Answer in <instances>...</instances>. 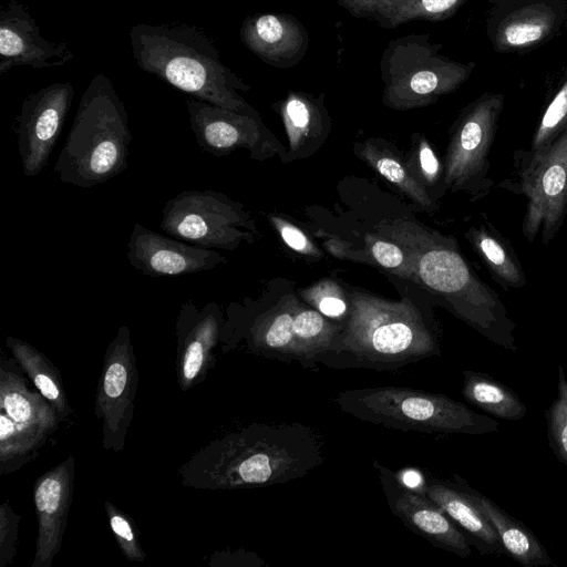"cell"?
Segmentation results:
<instances>
[{"label": "cell", "mask_w": 567, "mask_h": 567, "mask_svg": "<svg viewBox=\"0 0 567 567\" xmlns=\"http://www.w3.org/2000/svg\"><path fill=\"white\" fill-rule=\"evenodd\" d=\"M324 442L299 423H252L212 441L182 464L181 483L200 489H235L301 478L324 461Z\"/></svg>", "instance_id": "1"}, {"label": "cell", "mask_w": 567, "mask_h": 567, "mask_svg": "<svg viewBox=\"0 0 567 567\" xmlns=\"http://www.w3.org/2000/svg\"><path fill=\"white\" fill-rule=\"evenodd\" d=\"M128 37L141 70L190 97L255 116L237 93L247 85L224 64L215 41L203 28L185 22L137 23Z\"/></svg>", "instance_id": "2"}, {"label": "cell", "mask_w": 567, "mask_h": 567, "mask_svg": "<svg viewBox=\"0 0 567 567\" xmlns=\"http://www.w3.org/2000/svg\"><path fill=\"white\" fill-rule=\"evenodd\" d=\"M131 141L125 105L99 73L81 96L53 169L62 183L81 188L105 183L126 169Z\"/></svg>", "instance_id": "3"}, {"label": "cell", "mask_w": 567, "mask_h": 567, "mask_svg": "<svg viewBox=\"0 0 567 567\" xmlns=\"http://www.w3.org/2000/svg\"><path fill=\"white\" fill-rule=\"evenodd\" d=\"M331 351L348 352L368 368L395 369L440 354V343L408 298L353 292L347 324Z\"/></svg>", "instance_id": "4"}, {"label": "cell", "mask_w": 567, "mask_h": 567, "mask_svg": "<svg viewBox=\"0 0 567 567\" xmlns=\"http://www.w3.org/2000/svg\"><path fill=\"white\" fill-rule=\"evenodd\" d=\"M409 252L420 281L442 298L450 311L488 341L516 351V323L498 293L484 282L450 237L425 233Z\"/></svg>", "instance_id": "5"}, {"label": "cell", "mask_w": 567, "mask_h": 567, "mask_svg": "<svg viewBox=\"0 0 567 567\" xmlns=\"http://www.w3.org/2000/svg\"><path fill=\"white\" fill-rule=\"evenodd\" d=\"M353 417L401 431L427 434H489L498 422L446 395L401 386L351 389L336 398Z\"/></svg>", "instance_id": "6"}, {"label": "cell", "mask_w": 567, "mask_h": 567, "mask_svg": "<svg viewBox=\"0 0 567 567\" xmlns=\"http://www.w3.org/2000/svg\"><path fill=\"white\" fill-rule=\"evenodd\" d=\"M496 187L527 199L523 235L528 244L539 236L548 245L567 215V127L543 150H516L512 176Z\"/></svg>", "instance_id": "7"}, {"label": "cell", "mask_w": 567, "mask_h": 567, "mask_svg": "<svg viewBox=\"0 0 567 567\" xmlns=\"http://www.w3.org/2000/svg\"><path fill=\"white\" fill-rule=\"evenodd\" d=\"M159 226L168 236L208 249L233 250L255 234L241 205L212 189L184 190L168 199Z\"/></svg>", "instance_id": "8"}, {"label": "cell", "mask_w": 567, "mask_h": 567, "mask_svg": "<svg viewBox=\"0 0 567 567\" xmlns=\"http://www.w3.org/2000/svg\"><path fill=\"white\" fill-rule=\"evenodd\" d=\"M501 96L474 104L457 122L445 155L443 179L452 192H465L472 200L485 197L496 186L489 175V152L502 110Z\"/></svg>", "instance_id": "9"}, {"label": "cell", "mask_w": 567, "mask_h": 567, "mask_svg": "<svg viewBox=\"0 0 567 567\" xmlns=\"http://www.w3.org/2000/svg\"><path fill=\"white\" fill-rule=\"evenodd\" d=\"M138 373L136 357L127 326L118 328L107 346L96 386V419L102 420V444L105 450L122 453L134 415Z\"/></svg>", "instance_id": "10"}, {"label": "cell", "mask_w": 567, "mask_h": 567, "mask_svg": "<svg viewBox=\"0 0 567 567\" xmlns=\"http://www.w3.org/2000/svg\"><path fill=\"white\" fill-rule=\"evenodd\" d=\"M74 96L70 81L51 83L28 95L18 124V150L27 177L47 165L64 126Z\"/></svg>", "instance_id": "11"}, {"label": "cell", "mask_w": 567, "mask_h": 567, "mask_svg": "<svg viewBox=\"0 0 567 567\" xmlns=\"http://www.w3.org/2000/svg\"><path fill=\"white\" fill-rule=\"evenodd\" d=\"M393 515L413 533L444 550L467 558L471 544L460 527L425 494L404 484L400 476L374 463Z\"/></svg>", "instance_id": "12"}, {"label": "cell", "mask_w": 567, "mask_h": 567, "mask_svg": "<svg viewBox=\"0 0 567 567\" xmlns=\"http://www.w3.org/2000/svg\"><path fill=\"white\" fill-rule=\"evenodd\" d=\"M224 321L221 310L215 302L200 308L192 301L181 306L175 328L176 374L182 391L203 382L214 367V349L220 342Z\"/></svg>", "instance_id": "13"}, {"label": "cell", "mask_w": 567, "mask_h": 567, "mask_svg": "<svg viewBox=\"0 0 567 567\" xmlns=\"http://www.w3.org/2000/svg\"><path fill=\"white\" fill-rule=\"evenodd\" d=\"M127 259L141 274L175 277L214 269L226 258L214 249L198 247L135 224L128 243Z\"/></svg>", "instance_id": "14"}, {"label": "cell", "mask_w": 567, "mask_h": 567, "mask_svg": "<svg viewBox=\"0 0 567 567\" xmlns=\"http://www.w3.org/2000/svg\"><path fill=\"white\" fill-rule=\"evenodd\" d=\"M74 58L66 43L43 38L34 17L18 0H9L0 12V73L14 66H62Z\"/></svg>", "instance_id": "15"}, {"label": "cell", "mask_w": 567, "mask_h": 567, "mask_svg": "<svg viewBox=\"0 0 567 567\" xmlns=\"http://www.w3.org/2000/svg\"><path fill=\"white\" fill-rule=\"evenodd\" d=\"M74 468V456L70 455L33 485L38 534L31 567H51L61 549L72 503Z\"/></svg>", "instance_id": "16"}, {"label": "cell", "mask_w": 567, "mask_h": 567, "mask_svg": "<svg viewBox=\"0 0 567 567\" xmlns=\"http://www.w3.org/2000/svg\"><path fill=\"white\" fill-rule=\"evenodd\" d=\"M190 130L198 146L214 156L237 148L256 152L262 137L256 116L241 114L194 97L185 101Z\"/></svg>", "instance_id": "17"}, {"label": "cell", "mask_w": 567, "mask_h": 567, "mask_svg": "<svg viewBox=\"0 0 567 567\" xmlns=\"http://www.w3.org/2000/svg\"><path fill=\"white\" fill-rule=\"evenodd\" d=\"M454 477V481H449L427 476L422 478L420 487L415 489L435 503L460 527L468 543L481 554H504L496 530L473 496V488L462 477L457 475Z\"/></svg>", "instance_id": "18"}, {"label": "cell", "mask_w": 567, "mask_h": 567, "mask_svg": "<svg viewBox=\"0 0 567 567\" xmlns=\"http://www.w3.org/2000/svg\"><path fill=\"white\" fill-rule=\"evenodd\" d=\"M24 372L12 357L0 362V412L13 426L47 443L58 429L59 416L44 396L29 386Z\"/></svg>", "instance_id": "19"}, {"label": "cell", "mask_w": 567, "mask_h": 567, "mask_svg": "<svg viewBox=\"0 0 567 567\" xmlns=\"http://www.w3.org/2000/svg\"><path fill=\"white\" fill-rule=\"evenodd\" d=\"M473 496L496 530L504 551L523 566H555L546 548L524 523L488 497L473 489Z\"/></svg>", "instance_id": "20"}, {"label": "cell", "mask_w": 567, "mask_h": 567, "mask_svg": "<svg viewBox=\"0 0 567 567\" xmlns=\"http://www.w3.org/2000/svg\"><path fill=\"white\" fill-rule=\"evenodd\" d=\"M466 238L501 288L511 290L526 286L527 278L514 247L493 224L471 227Z\"/></svg>", "instance_id": "21"}, {"label": "cell", "mask_w": 567, "mask_h": 567, "mask_svg": "<svg viewBox=\"0 0 567 567\" xmlns=\"http://www.w3.org/2000/svg\"><path fill=\"white\" fill-rule=\"evenodd\" d=\"M6 346L24 374L33 382L35 389L53 406L60 422L65 421L72 413V409L69 405L63 380L56 367L45 354L19 338L8 336Z\"/></svg>", "instance_id": "22"}, {"label": "cell", "mask_w": 567, "mask_h": 567, "mask_svg": "<svg viewBox=\"0 0 567 567\" xmlns=\"http://www.w3.org/2000/svg\"><path fill=\"white\" fill-rule=\"evenodd\" d=\"M461 393L468 403L497 419L518 421L527 412L516 392L484 372L463 371Z\"/></svg>", "instance_id": "23"}, {"label": "cell", "mask_w": 567, "mask_h": 567, "mask_svg": "<svg viewBox=\"0 0 567 567\" xmlns=\"http://www.w3.org/2000/svg\"><path fill=\"white\" fill-rule=\"evenodd\" d=\"M299 32L288 19L275 14L248 18L240 29L243 43L266 61L279 60V54L296 52Z\"/></svg>", "instance_id": "24"}, {"label": "cell", "mask_w": 567, "mask_h": 567, "mask_svg": "<svg viewBox=\"0 0 567 567\" xmlns=\"http://www.w3.org/2000/svg\"><path fill=\"white\" fill-rule=\"evenodd\" d=\"M360 156L373 167L380 175L394 184L409 198L425 209H431L434 204L424 186L408 166L384 146L373 142L360 145Z\"/></svg>", "instance_id": "25"}, {"label": "cell", "mask_w": 567, "mask_h": 567, "mask_svg": "<svg viewBox=\"0 0 567 567\" xmlns=\"http://www.w3.org/2000/svg\"><path fill=\"white\" fill-rule=\"evenodd\" d=\"M296 343L301 362L331 351L338 330L324 315L312 309H298L293 320Z\"/></svg>", "instance_id": "26"}, {"label": "cell", "mask_w": 567, "mask_h": 567, "mask_svg": "<svg viewBox=\"0 0 567 567\" xmlns=\"http://www.w3.org/2000/svg\"><path fill=\"white\" fill-rule=\"evenodd\" d=\"M557 398L545 412L548 445L557 460L567 465V378L558 365Z\"/></svg>", "instance_id": "27"}, {"label": "cell", "mask_w": 567, "mask_h": 567, "mask_svg": "<svg viewBox=\"0 0 567 567\" xmlns=\"http://www.w3.org/2000/svg\"><path fill=\"white\" fill-rule=\"evenodd\" d=\"M567 127V81L546 107L536 127L530 151H539L549 145Z\"/></svg>", "instance_id": "28"}, {"label": "cell", "mask_w": 567, "mask_h": 567, "mask_svg": "<svg viewBox=\"0 0 567 567\" xmlns=\"http://www.w3.org/2000/svg\"><path fill=\"white\" fill-rule=\"evenodd\" d=\"M104 507L109 525L123 556L128 561H144L146 554L140 543L134 520L109 501H105Z\"/></svg>", "instance_id": "29"}, {"label": "cell", "mask_w": 567, "mask_h": 567, "mask_svg": "<svg viewBox=\"0 0 567 567\" xmlns=\"http://www.w3.org/2000/svg\"><path fill=\"white\" fill-rule=\"evenodd\" d=\"M369 247L373 259L383 268L410 280L416 281L419 279L410 252L405 254L398 245L381 239L372 240L369 243Z\"/></svg>", "instance_id": "30"}, {"label": "cell", "mask_w": 567, "mask_h": 567, "mask_svg": "<svg viewBox=\"0 0 567 567\" xmlns=\"http://www.w3.org/2000/svg\"><path fill=\"white\" fill-rule=\"evenodd\" d=\"M312 110L310 104L299 97H290L285 106V123L291 148H296L311 130Z\"/></svg>", "instance_id": "31"}, {"label": "cell", "mask_w": 567, "mask_h": 567, "mask_svg": "<svg viewBox=\"0 0 567 567\" xmlns=\"http://www.w3.org/2000/svg\"><path fill=\"white\" fill-rule=\"evenodd\" d=\"M20 516L4 501L0 506V567L11 565L18 553Z\"/></svg>", "instance_id": "32"}, {"label": "cell", "mask_w": 567, "mask_h": 567, "mask_svg": "<svg viewBox=\"0 0 567 567\" xmlns=\"http://www.w3.org/2000/svg\"><path fill=\"white\" fill-rule=\"evenodd\" d=\"M546 25L536 21L511 23L504 30V39L509 45L520 47L534 43L543 38Z\"/></svg>", "instance_id": "33"}, {"label": "cell", "mask_w": 567, "mask_h": 567, "mask_svg": "<svg viewBox=\"0 0 567 567\" xmlns=\"http://www.w3.org/2000/svg\"><path fill=\"white\" fill-rule=\"evenodd\" d=\"M284 241L293 250L301 254L316 255L318 250L309 241L307 236L291 224L274 218Z\"/></svg>", "instance_id": "34"}, {"label": "cell", "mask_w": 567, "mask_h": 567, "mask_svg": "<svg viewBox=\"0 0 567 567\" xmlns=\"http://www.w3.org/2000/svg\"><path fill=\"white\" fill-rule=\"evenodd\" d=\"M337 288H327V292L319 290L316 298H308L312 303H316L318 310L330 318H339L347 311V303L342 299L340 292H334Z\"/></svg>", "instance_id": "35"}, {"label": "cell", "mask_w": 567, "mask_h": 567, "mask_svg": "<svg viewBox=\"0 0 567 567\" xmlns=\"http://www.w3.org/2000/svg\"><path fill=\"white\" fill-rule=\"evenodd\" d=\"M419 163L425 182L427 184L436 183L441 174V164L426 141L420 142Z\"/></svg>", "instance_id": "36"}, {"label": "cell", "mask_w": 567, "mask_h": 567, "mask_svg": "<svg viewBox=\"0 0 567 567\" xmlns=\"http://www.w3.org/2000/svg\"><path fill=\"white\" fill-rule=\"evenodd\" d=\"M458 0H415L413 1L412 18L441 14L452 9Z\"/></svg>", "instance_id": "37"}, {"label": "cell", "mask_w": 567, "mask_h": 567, "mask_svg": "<svg viewBox=\"0 0 567 567\" xmlns=\"http://www.w3.org/2000/svg\"><path fill=\"white\" fill-rule=\"evenodd\" d=\"M349 9L355 10H369L371 8L372 0H340Z\"/></svg>", "instance_id": "38"}]
</instances>
